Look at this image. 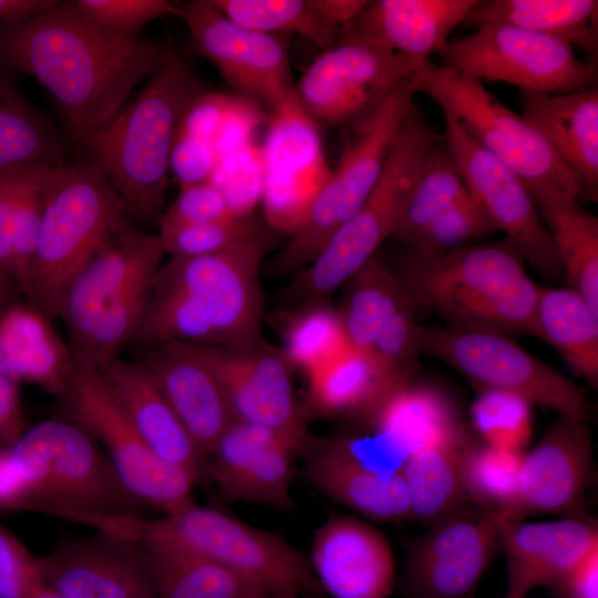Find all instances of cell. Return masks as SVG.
I'll list each match as a JSON object with an SVG mask.
<instances>
[{
	"label": "cell",
	"instance_id": "obj_44",
	"mask_svg": "<svg viewBox=\"0 0 598 598\" xmlns=\"http://www.w3.org/2000/svg\"><path fill=\"white\" fill-rule=\"evenodd\" d=\"M234 22L265 33H299L323 50L341 38L330 29L312 0H210Z\"/></svg>",
	"mask_w": 598,
	"mask_h": 598
},
{
	"label": "cell",
	"instance_id": "obj_5",
	"mask_svg": "<svg viewBox=\"0 0 598 598\" xmlns=\"http://www.w3.org/2000/svg\"><path fill=\"white\" fill-rule=\"evenodd\" d=\"M101 530L140 544L190 550L249 580L266 598L323 592L310 558L282 537L195 503L155 519L110 517Z\"/></svg>",
	"mask_w": 598,
	"mask_h": 598
},
{
	"label": "cell",
	"instance_id": "obj_39",
	"mask_svg": "<svg viewBox=\"0 0 598 598\" xmlns=\"http://www.w3.org/2000/svg\"><path fill=\"white\" fill-rule=\"evenodd\" d=\"M346 283L338 312L349 346L368 351L392 319L412 303L388 264L377 256Z\"/></svg>",
	"mask_w": 598,
	"mask_h": 598
},
{
	"label": "cell",
	"instance_id": "obj_34",
	"mask_svg": "<svg viewBox=\"0 0 598 598\" xmlns=\"http://www.w3.org/2000/svg\"><path fill=\"white\" fill-rule=\"evenodd\" d=\"M478 30L507 25L561 40L597 62L598 1L477 0L461 24Z\"/></svg>",
	"mask_w": 598,
	"mask_h": 598
},
{
	"label": "cell",
	"instance_id": "obj_10",
	"mask_svg": "<svg viewBox=\"0 0 598 598\" xmlns=\"http://www.w3.org/2000/svg\"><path fill=\"white\" fill-rule=\"evenodd\" d=\"M419 92L454 116L488 153L511 168L533 199L567 194L582 200L574 176L520 115L494 97L484 84L427 61L419 71Z\"/></svg>",
	"mask_w": 598,
	"mask_h": 598
},
{
	"label": "cell",
	"instance_id": "obj_33",
	"mask_svg": "<svg viewBox=\"0 0 598 598\" xmlns=\"http://www.w3.org/2000/svg\"><path fill=\"white\" fill-rule=\"evenodd\" d=\"M405 383L392 377L368 351L350 347L308 377L300 411L303 419L349 416L365 422L389 394Z\"/></svg>",
	"mask_w": 598,
	"mask_h": 598
},
{
	"label": "cell",
	"instance_id": "obj_8",
	"mask_svg": "<svg viewBox=\"0 0 598 598\" xmlns=\"http://www.w3.org/2000/svg\"><path fill=\"white\" fill-rule=\"evenodd\" d=\"M9 450L28 484V504L86 524L97 517L137 516L142 504L76 423L41 422Z\"/></svg>",
	"mask_w": 598,
	"mask_h": 598
},
{
	"label": "cell",
	"instance_id": "obj_16",
	"mask_svg": "<svg viewBox=\"0 0 598 598\" xmlns=\"http://www.w3.org/2000/svg\"><path fill=\"white\" fill-rule=\"evenodd\" d=\"M265 246L224 252L172 257L158 269L154 286L185 295L209 319L218 344L262 339L259 262Z\"/></svg>",
	"mask_w": 598,
	"mask_h": 598
},
{
	"label": "cell",
	"instance_id": "obj_40",
	"mask_svg": "<svg viewBox=\"0 0 598 598\" xmlns=\"http://www.w3.org/2000/svg\"><path fill=\"white\" fill-rule=\"evenodd\" d=\"M467 441L419 450L406 457L400 474L408 492L409 518L431 527L470 503L461 474V451Z\"/></svg>",
	"mask_w": 598,
	"mask_h": 598
},
{
	"label": "cell",
	"instance_id": "obj_17",
	"mask_svg": "<svg viewBox=\"0 0 598 598\" xmlns=\"http://www.w3.org/2000/svg\"><path fill=\"white\" fill-rule=\"evenodd\" d=\"M499 549L496 515L468 503L408 542L401 591L405 598H475Z\"/></svg>",
	"mask_w": 598,
	"mask_h": 598
},
{
	"label": "cell",
	"instance_id": "obj_30",
	"mask_svg": "<svg viewBox=\"0 0 598 598\" xmlns=\"http://www.w3.org/2000/svg\"><path fill=\"white\" fill-rule=\"evenodd\" d=\"M302 458L306 478L332 501L379 523L409 518V497L401 474L385 477L363 467L338 436L315 437Z\"/></svg>",
	"mask_w": 598,
	"mask_h": 598
},
{
	"label": "cell",
	"instance_id": "obj_38",
	"mask_svg": "<svg viewBox=\"0 0 598 598\" xmlns=\"http://www.w3.org/2000/svg\"><path fill=\"white\" fill-rule=\"evenodd\" d=\"M141 545L155 598H266L252 582L204 556L174 545Z\"/></svg>",
	"mask_w": 598,
	"mask_h": 598
},
{
	"label": "cell",
	"instance_id": "obj_53",
	"mask_svg": "<svg viewBox=\"0 0 598 598\" xmlns=\"http://www.w3.org/2000/svg\"><path fill=\"white\" fill-rule=\"evenodd\" d=\"M260 106L243 95H230L213 144L217 161L250 143L262 122Z\"/></svg>",
	"mask_w": 598,
	"mask_h": 598
},
{
	"label": "cell",
	"instance_id": "obj_56",
	"mask_svg": "<svg viewBox=\"0 0 598 598\" xmlns=\"http://www.w3.org/2000/svg\"><path fill=\"white\" fill-rule=\"evenodd\" d=\"M229 97V94L213 90L197 97L182 117L177 133L213 143Z\"/></svg>",
	"mask_w": 598,
	"mask_h": 598
},
{
	"label": "cell",
	"instance_id": "obj_19",
	"mask_svg": "<svg viewBox=\"0 0 598 598\" xmlns=\"http://www.w3.org/2000/svg\"><path fill=\"white\" fill-rule=\"evenodd\" d=\"M194 346L218 377L236 420L275 431L302 457L315 436L296 403L290 365L281 350L264 339Z\"/></svg>",
	"mask_w": 598,
	"mask_h": 598
},
{
	"label": "cell",
	"instance_id": "obj_61",
	"mask_svg": "<svg viewBox=\"0 0 598 598\" xmlns=\"http://www.w3.org/2000/svg\"><path fill=\"white\" fill-rule=\"evenodd\" d=\"M20 291L11 274L0 266V316L16 302L17 292Z\"/></svg>",
	"mask_w": 598,
	"mask_h": 598
},
{
	"label": "cell",
	"instance_id": "obj_32",
	"mask_svg": "<svg viewBox=\"0 0 598 598\" xmlns=\"http://www.w3.org/2000/svg\"><path fill=\"white\" fill-rule=\"evenodd\" d=\"M365 422L406 456L423 448L460 445L471 437L443 391L412 381L389 394Z\"/></svg>",
	"mask_w": 598,
	"mask_h": 598
},
{
	"label": "cell",
	"instance_id": "obj_13",
	"mask_svg": "<svg viewBox=\"0 0 598 598\" xmlns=\"http://www.w3.org/2000/svg\"><path fill=\"white\" fill-rule=\"evenodd\" d=\"M439 55L442 66L519 91L559 94L598 87L597 62L578 58L561 40L513 27H486L450 39Z\"/></svg>",
	"mask_w": 598,
	"mask_h": 598
},
{
	"label": "cell",
	"instance_id": "obj_45",
	"mask_svg": "<svg viewBox=\"0 0 598 598\" xmlns=\"http://www.w3.org/2000/svg\"><path fill=\"white\" fill-rule=\"evenodd\" d=\"M158 237L165 254L172 257H197L260 245L265 235L251 217L199 225H159Z\"/></svg>",
	"mask_w": 598,
	"mask_h": 598
},
{
	"label": "cell",
	"instance_id": "obj_63",
	"mask_svg": "<svg viewBox=\"0 0 598 598\" xmlns=\"http://www.w3.org/2000/svg\"><path fill=\"white\" fill-rule=\"evenodd\" d=\"M297 598H316V597L302 596V597H297ZM317 598H318V597H317Z\"/></svg>",
	"mask_w": 598,
	"mask_h": 598
},
{
	"label": "cell",
	"instance_id": "obj_18",
	"mask_svg": "<svg viewBox=\"0 0 598 598\" xmlns=\"http://www.w3.org/2000/svg\"><path fill=\"white\" fill-rule=\"evenodd\" d=\"M443 142L466 188L496 228L544 278L564 276L551 236L522 179L483 148L451 114L443 113Z\"/></svg>",
	"mask_w": 598,
	"mask_h": 598
},
{
	"label": "cell",
	"instance_id": "obj_26",
	"mask_svg": "<svg viewBox=\"0 0 598 598\" xmlns=\"http://www.w3.org/2000/svg\"><path fill=\"white\" fill-rule=\"evenodd\" d=\"M496 517L507 566L505 598H525L545 587L598 545V523L592 517L532 524Z\"/></svg>",
	"mask_w": 598,
	"mask_h": 598
},
{
	"label": "cell",
	"instance_id": "obj_41",
	"mask_svg": "<svg viewBox=\"0 0 598 598\" xmlns=\"http://www.w3.org/2000/svg\"><path fill=\"white\" fill-rule=\"evenodd\" d=\"M524 454L525 451H503L468 439L461 451V474L468 502L507 518L517 501Z\"/></svg>",
	"mask_w": 598,
	"mask_h": 598
},
{
	"label": "cell",
	"instance_id": "obj_35",
	"mask_svg": "<svg viewBox=\"0 0 598 598\" xmlns=\"http://www.w3.org/2000/svg\"><path fill=\"white\" fill-rule=\"evenodd\" d=\"M18 71L0 56V166L70 164L65 136L21 91Z\"/></svg>",
	"mask_w": 598,
	"mask_h": 598
},
{
	"label": "cell",
	"instance_id": "obj_15",
	"mask_svg": "<svg viewBox=\"0 0 598 598\" xmlns=\"http://www.w3.org/2000/svg\"><path fill=\"white\" fill-rule=\"evenodd\" d=\"M426 62L341 37L323 50L296 83V100L316 125L358 123L399 82Z\"/></svg>",
	"mask_w": 598,
	"mask_h": 598
},
{
	"label": "cell",
	"instance_id": "obj_9",
	"mask_svg": "<svg viewBox=\"0 0 598 598\" xmlns=\"http://www.w3.org/2000/svg\"><path fill=\"white\" fill-rule=\"evenodd\" d=\"M417 71L399 82L358 122L355 140L331 172L306 220L269 261L270 275L296 274L311 264L336 231L363 204L379 179L390 147L414 105L419 92Z\"/></svg>",
	"mask_w": 598,
	"mask_h": 598
},
{
	"label": "cell",
	"instance_id": "obj_4",
	"mask_svg": "<svg viewBox=\"0 0 598 598\" xmlns=\"http://www.w3.org/2000/svg\"><path fill=\"white\" fill-rule=\"evenodd\" d=\"M164 249L127 215L69 286L60 310L74 363L101 369L134 342Z\"/></svg>",
	"mask_w": 598,
	"mask_h": 598
},
{
	"label": "cell",
	"instance_id": "obj_24",
	"mask_svg": "<svg viewBox=\"0 0 598 598\" xmlns=\"http://www.w3.org/2000/svg\"><path fill=\"white\" fill-rule=\"evenodd\" d=\"M137 360L207 458L236 422L226 392L194 344L151 346Z\"/></svg>",
	"mask_w": 598,
	"mask_h": 598
},
{
	"label": "cell",
	"instance_id": "obj_47",
	"mask_svg": "<svg viewBox=\"0 0 598 598\" xmlns=\"http://www.w3.org/2000/svg\"><path fill=\"white\" fill-rule=\"evenodd\" d=\"M498 231L478 199L467 192L434 218L410 247L429 254L446 252ZM408 246V245H406Z\"/></svg>",
	"mask_w": 598,
	"mask_h": 598
},
{
	"label": "cell",
	"instance_id": "obj_49",
	"mask_svg": "<svg viewBox=\"0 0 598 598\" xmlns=\"http://www.w3.org/2000/svg\"><path fill=\"white\" fill-rule=\"evenodd\" d=\"M209 183L221 193L236 216L250 217L262 195L260 147L250 143L219 158Z\"/></svg>",
	"mask_w": 598,
	"mask_h": 598
},
{
	"label": "cell",
	"instance_id": "obj_12",
	"mask_svg": "<svg viewBox=\"0 0 598 598\" xmlns=\"http://www.w3.org/2000/svg\"><path fill=\"white\" fill-rule=\"evenodd\" d=\"M60 396L74 423L102 443L122 484L137 502L164 515L194 503L196 481L147 446L99 369L74 363Z\"/></svg>",
	"mask_w": 598,
	"mask_h": 598
},
{
	"label": "cell",
	"instance_id": "obj_3",
	"mask_svg": "<svg viewBox=\"0 0 598 598\" xmlns=\"http://www.w3.org/2000/svg\"><path fill=\"white\" fill-rule=\"evenodd\" d=\"M393 271L413 307L448 324L530 334L539 287L508 239L429 254L405 245Z\"/></svg>",
	"mask_w": 598,
	"mask_h": 598
},
{
	"label": "cell",
	"instance_id": "obj_25",
	"mask_svg": "<svg viewBox=\"0 0 598 598\" xmlns=\"http://www.w3.org/2000/svg\"><path fill=\"white\" fill-rule=\"evenodd\" d=\"M310 563L332 598H388L394 559L386 538L370 524L334 514L316 530Z\"/></svg>",
	"mask_w": 598,
	"mask_h": 598
},
{
	"label": "cell",
	"instance_id": "obj_36",
	"mask_svg": "<svg viewBox=\"0 0 598 598\" xmlns=\"http://www.w3.org/2000/svg\"><path fill=\"white\" fill-rule=\"evenodd\" d=\"M530 336L553 346L573 370L598 386V312L570 288H539Z\"/></svg>",
	"mask_w": 598,
	"mask_h": 598
},
{
	"label": "cell",
	"instance_id": "obj_14",
	"mask_svg": "<svg viewBox=\"0 0 598 598\" xmlns=\"http://www.w3.org/2000/svg\"><path fill=\"white\" fill-rule=\"evenodd\" d=\"M194 52L210 61L243 96L272 114L299 106L288 56V35L243 27L210 0L177 6Z\"/></svg>",
	"mask_w": 598,
	"mask_h": 598
},
{
	"label": "cell",
	"instance_id": "obj_7",
	"mask_svg": "<svg viewBox=\"0 0 598 598\" xmlns=\"http://www.w3.org/2000/svg\"><path fill=\"white\" fill-rule=\"evenodd\" d=\"M443 135L425 113L412 106L388 153L374 187L360 208L336 231L317 258L295 274L282 292L290 310L328 298L392 237L425 159Z\"/></svg>",
	"mask_w": 598,
	"mask_h": 598
},
{
	"label": "cell",
	"instance_id": "obj_52",
	"mask_svg": "<svg viewBox=\"0 0 598 598\" xmlns=\"http://www.w3.org/2000/svg\"><path fill=\"white\" fill-rule=\"evenodd\" d=\"M43 580L40 559L0 527V598H27Z\"/></svg>",
	"mask_w": 598,
	"mask_h": 598
},
{
	"label": "cell",
	"instance_id": "obj_23",
	"mask_svg": "<svg viewBox=\"0 0 598 598\" xmlns=\"http://www.w3.org/2000/svg\"><path fill=\"white\" fill-rule=\"evenodd\" d=\"M297 456L275 431L236 421L207 457L209 477L230 498L292 511Z\"/></svg>",
	"mask_w": 598,
	"mask_h": 598
},
{
	"label": "cell",
	"instance_id": "obj_55",
	"mask_svg": "<svg viewBox=\"0 0 598 598\" xmlns=\"http://www.w3.org/2000/svg\"><path fill=\"white\" fill-rule=\"evenodd\" d=\"M37 167L0 166V266L10 274L12 220L22 190Z\"/></svg>",
	"mask_w": 598,
	"mask_h": 598
},
{
	"label": "cell",
	"instance_id": "obj_59",
	"mask_svg": "<svg viewBox=\"0 0 598 598\" xmlns=\"http://www.w3.org/2000/svg\"><path fill=\"white\" fill-rule=\"evenodd\" d=\"M29 488L10 450L0 451V505L14 506L28 503Z\"/></svg>",
	"mask_w": 598,
	"mask_h": 598
},
{
	"label": "cell",
	"instance_id": "obj_48",
	"mask_svg": "<svg viewBox=\"0 0 598 598\" xmlns=\"http://www.w3.org/2000/svg\"><path fill=\"white\" fill-rule=\"evenodd\" d=\"M53 169L48 166L35 168L14 212L11 229V275L18 287L28 271L38 245Z\"/></svg>",
	"mask_w": 598,
	"mask_h": 598
},
{
	"label": "cell",
	"instance_id": "obj_62",
	"mask_svg": "<svg viewBox=\"0 0 598 598\" xmlns=\"http://www.w3.org/2000/svg\"><path fill=\"white\" fill-rule=\"evenodd\" d=\"M27 598H61L47 582L41 581Z\"/></svg>",
	"mask_w": 598,
	"mask_h": 598
},
{
	"label": "cell",
	"instance_id": "obj_11",
	"mask_svg": "<svg viewBox=\"0 0 598 598\" xmlns=\"http://www.w3.org/2000/svg\"><path fill=\"white\" fill-rule=\"evenodd\" d=\"M415 338L420 354H429L447 363L480 392H513L532 403L556 411L559 416L584 422L589 419L590 405L584 392L505 333L417 323Z\"/></svg>",
	"mask_w": 598,
	"mask_h": 598
},
{
	"label": "cell",
	"instance_id": "obj_37",
	"mask_svg": "<svg viewBox=\"0 0 598 598\" xmlns=\"http://www.w3.org/2000/svg\"><path fill=\"white\" fill-rule=\"evenodd\" d=\"M569 288L598 312V218L567 194L534 199Z\"/></svg>",
	"mask_w": 598,
	"mask_h": 598
},
{
	"label": "cell",
	"instance_id": "obj_43",
	"mask_svg": "<svg viewBox=\"0 0 598 598\" xmlns=\"http://www.w3.org/2000/svg\"><path fill=\"white\" fill-rule=\"evenodd\" d=\"M466 192L442 138L425 159L392 237L404 245H412L434 218Z\"/></svg>",
	"mask_w": 598,
	"mask_h": 598
},
{
	"label": "cell",
	"instance_id": "obj_51",
	"mask_svg": "<svg viewBox=\"0 0 598 598\" xmlns=\"http://www.w3.org/2000/svg\"><path fill=\"white\" fill-rule=\"evenodd\" d=\"M233 217L238 216L221 193L207 182L181 186L176 199L165 209L159 225H199Z\"/></svg>",
	"mask_w": 598,
	"mask_h": 598
},
{
	"label": "cell",
	"instance_id": "obj_58",
	"mask_svg": "<svg viewBox=\"0 0 598 598\" xmlns=\"http://www.w3.org/2000/svg\"><path fill=\"white\" fill-rule=\"evenodd\" d=\"M23 415L17 383L0 368V444L10 446L24 432Z\"/></svg>",
	"mask_w": 598,
	"mask_h": 598
},
{
	"label": "cell",
	"instance_id": "obj_46",
	"mask_svg": "<svg viewBox=\"0 0 598 598\" xmlns=\"http://www.w3.org/2000/svg\"><path fill=\"white\" fill-rule=\"evenodd\" d=\"M532 402L502 390L481 392L471 416L483 442L503 451H524L532 436Z\"/></svg>",
	"mask_w": 598,
	"mask_h": 598
},
{
	"label": "cell",
	"instance_id": "obj_54",
	"mask_svg": "<svg viewBox=\"0 0 598 598\" xmlns=\"http://www.w3.org/2000/svg\"><path fill=\"white\" fill-rule=\"evenodd\" d=\"M217 164L212 142L176 133L171 155L169 173L181 186L209 182Z\"/></svg>",
	"mask_w": 598,
	"mask_h": 598
},
{
	"label": "cell",
	"instance_id": "obj_50",
	"mask_svg": "<svg viewBox=\"0 0 598 598\" xmlns=\"http://www.w3.org/2000/svg\"><path fill=\"white\" fill-rule=\"evenodd\" d=\"M94 23L124 38H138L152 20L177 13L179 2L171 0H75Z\"/></svg>",
	"mask_w": 598,
	"mask_h": 598
},
{
	"label": "cell",
	"instance_id": "obj_28",
	"mask_svg": "<svg viewBox=\"0 0 598 598\" xmlns=\"http://www.w3.org/2000/svg\"><path fill=\"white\" fill-rule=\"evenodd\" d=\"M522 118L577 181L582 200L598 198V87L559 94L519 91Z\"/></svg>",
	"mask_w": 598,
	"mask_h": 598
},
{
	"label": "cell",
	"instance_id": "obj_21",
	"mask_svg": "<svg viewBox=\"0 0 598 598\" xmlns=\"http://www.w3.org/2000/svg\"><path fill=\"white\" fill-rule=\"evenodd\" d=\"M595 476L587 423L559 416L537 445L524 454L518 496L507 520L556 514L588 518L587 491Z\"/></svg>",
	"mask_w": 598,
	"mask_h": 598
},
{
	"label": "cell",
	"instance_id": "obj_2",
	"mask_svg": "<svg viewBox=\"0 0 598 598\" xmlns=\"http://www.w3.org/2000/svg\"><path fill=\"white\" fill-rule=\"evenodd\" d=\"M209 90L168 38L163 63L134 100L76 142L120 195L127 216L145 230L158 227L165 212L169 155L182 117Z\"/></svg>",
	"mask_w": 598,
	"mask_h": 598
},
{
	"label": "cell",
	"instance_id": "obj_29",
	"mask_svg": "<svg viewBox=\"0 0 598 598\" xmlns=\"http://www.w3.org/2000/svg\"><path fill=\"white\" fill-rule=\"evenodd\" d=\"M100 371L116 394L140 436L163 461L188 473L196 483L209 477L208 461L136 361L116 358Z\"/></svg>",
	"mask_w": 598,
	"mask_h": 598
},
{
	"label": "cell",
	"instance_id": "obj_42",
	"mask_svg": "<svg viewBox=\"0 0 598 598\" xmlns=\"http://www.w3.org/2000/svg\"><path fill=\"white\" fill-rule=\"evenodd\" d=\"M285 318L281 352L307 377L350 348L339 312L327 302L288 310Z\"/></svg>",
	"mask_w": 598,
	"mask_h": 598
},
{
	"label": "cell",
	"instance_id": "obj_20",
	"mask_svg": "<svg viewBox=\"0 0 598 598\" xmlns=\"http://www.w3.org/2000/svg\"><path fill=\"white\" fill-rule=\"evenodd\" d=\"M260 152L267 220L275 229L292 235L306 220L332 172L317 125L299 106L272 114Z\"/></svg>",
	"mask_w": 598,
	"mask_h": 598
},
{
	"label": "cell",
	"instance_id": "obj_22",
	"mask_svg": "<svg viewBox=\"0 0 598 598\" xmlns=\"http://www.w3.org/2000/svg\"><path fill=\"white\" fill-rule=\"evenodd\" d=\"M40 561L61 598H155L146 550L131 539L100 532L69 540Z\"/></svg>",
	"mask_w": 598,
	"mask_h": 598
},
{
	"label": "cell",
	"instance_id": "obj_31",
	"mask_svg": "<svg viewBox=\"0 0 598 598\" xmlns=\"http://www.w3.org/2000/svg\"><path fill=\"white\" fill-rule=\"evenodd\" d=\"M74 367L68 342L51 321L25 302L0 316V368L16 383L29 382L60 395Z\"/></svg>",
	"mask_w": 598,
	"mask_h": 598
},
{
	"label": "cell",
	"instance_id": "obj_1",
	"mask_svg": "<svg viewBox=\"0 0 598 598\" xmlns=\"http://www.w3.org/2000/svg\"><path fill=\"white\" fill-rule=\"evenodd\" d=\"M168 39L124 38L61 1L18 25L0 23V56L47 87L75 142L105 125L163 63Z\"/></svg>",
	"mask_w": 598,
	"mask_h": 598
},
{
	"label": "cell",
	"instance_id": "obj_57",
	"mask_svg": "<svg viewBox=\"0 0 598 598\" xmlns=\"http://www.w3.org/2000/svg\"><path fill=\"white\" fill-rule=\"evenodd\" d=\"M545 587L554 598H598V545Z\"/></svg>",
	"mask_w": 598,
	"mask_h": 598
},
{
	"label": "cell",
	"instance_id": "obj_27",
	"mask_svg": "<svg viewBox=\"0 0 598 598\" xmlns=\"http://www.w3.org/2000/svg\"><path fill=\"white\" fill-rule=\"evenodd\" d=\"M477 0L368 1L341 37L384 48L422 62L441 51Z\"/></svg>",
	"mask_w": 598,
	"mask_h": 598
},
{
	"label": "cell",
	"instance_id": "obj_6",
	"mask_svg": "<svg viewBox=\"0 0 598 598\" xmlns=\"http://www.w3.org/2000/svg\"><path fill=\"white\" fill-rule=\"evenodd\" d=\"M126 215L89 156L54 168L38 245L19 287L25 301L50 321L59 318L69 286Z\"/></svg>",
	"mask_w": 598,
	"mask_h": 598
},
{
	"label": "cell",
	"instance_id": "obj_60",
	"mask_svg": "<svg viewBox=\"0 0 598 598\" xmlns=\"http://www.w3.org/2000/svg\"><path fill=\"white\" fill-rule=\"evenodd\" d=\"M62 0H0V23H25L56 7Z\"/></svg>",
	"mask_w": 598,
	"mask_h": 598
}]
</instances>
